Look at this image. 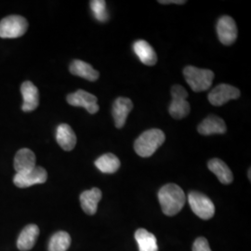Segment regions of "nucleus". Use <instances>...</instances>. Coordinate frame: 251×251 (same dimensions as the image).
Returning a JSON list of instances; mask_svg holds the SVG:
<instances>
[{
  "instance_id": "dca6fc26",
  "label": "nucleus",
  "mask_w": 251,
  "mask_h": 251,
  "mask_svg": "<svg viewBox=\"0 0 251 251\" xmlns=\"http://www.w3.org/2000/svg\"><path fill=\"white\" fill-rule=\"evenodd\" d=\"M133 50L142 63L152 66L157 62V55L152 46L145 40H137L133 44Z\"/></svg>"
},
{
  "instance_id": "412c9836",
  "label": "nucleus",
  "mask_w": 251,
  "mask_h": 251,
  "mask_svg": "<svg viewBox=\"0 0 251 251\" xmlns=\"http://www.w3.org/2000/svg\"><path fill=\"white\" fill-rule=\"evenodd\" d=\"M135 239L140 251H158L155 236L145 229H139L135 233Z\"/></svg>"
},
{
  "instance_id": "ddd939ff",
  "label": "nucleus",
  "mask_w": 251,
  "mask_h": 251,
  "mask_svg": "<svg viewBox=\"0 0 251 251\" xmlns=\"http://www.w3.org/2000/svg\"><path fill=\"white\" fill-rule=\"evenodd\" d=\"M21 91L24 97L23 111L31 112L39 105V93L36 86L31 81H25L22 84Z\"/></svg>"
},
{
  "instance_id": "7ed1b4c3",
  "label": "nucleus",
  "mask_w": 251,
  "mask_h": 251,
  "mask_svg": "<svg viewBox=\"0 0 251 251\" xmlns=\"http://www.w3.org/2000/svg\"><path fill=\"white\" fill-rule=\"evenodd\" d=\"M183 75L190 88L195 92H202L208 90L214 78V73L211 70L200 69L195 66L185 67Z\"/></svg>"
},
{
  "instance_id": "423d86ee",
  "label": "nucleus",
  "mask_w": 251,
  "mask_h": 251,
  "mask_svg": "<svg viewBox=\"0 0 251 251\" xmlns=\"http://www.w3.org/2000/svg\"><path fill=\"white\" fill-rule=\"evenodd\" d=\"M28 28L26 20L19 15H11L0 22V37L17 38L23 36Z\"/></svg>"
},
{
  "instance_id": "aec40b11",
  "label": "nucleus",
  "mask_w": 251,
  "mask_h": 251,
  "mask_svg": "<svg viewBox=\"0 0 251 251\" xmlns=\"http://www.w3.org/2000/svg\"><path fill=\"white\" fill-rule=\"evenodd\" d=\"M70 72L74 75L79 76L89 81H96L99 78L100 74L90 63L80 60L73 61L70 65Z\"/></svg>"
},
{
  "instance_id": "f257e3e1",
  "label": "nucleus",
  "mask_w": 251,
  "mask_h": 251,
  "mask_svg": "<svg viewBox=\"0 0 251 251\" xmlns=\"http://www.w3.org/2000/svg\"><path fill=\"white\" fill-rule=\"evenodd\" d=\"M158 200L163 213L167 216H174L178 214L185 205L186 196L179 185L169 183L159 190Z\"/></svg>"
},
{
  "instance_id": "f8f14e48",
  "label": "nucleus",
  "mask_w": 251,
  "mask_h": 251,
  "mask_svg": "<svg viewBox=\"0 0 251 251\" xmlns=\"http://www.w3.org/2000/svg\"><path fill=\"white\" fill-rule=\"evenodd\" d=\"M198 130L202 135L224 134L227 127L224 119L214 115H209L198 125Z\"/></svg>"
},
{
  "instance_id": "9d476101",
  "label": "nucleus",
  "mask_w": 251,
  "mask_h": 251,
  "mask_svg": "<svg viewBox=\"0 0 251 251\" xmlns=\"http://www.w3.org/2000/svg\"><path fill=\"white\" fill-rule=\"evenodd\" d=\"M217 34L224 45H232L237 38V27L232 17L223 16L217 23Z\"/></svg>"
},
{
  "instance_id": "6e6552de",
  "label": "nucleus",
  "mask_w": 251,
  "mask_h": 251,
  "mask_svg": "<svg viewBox=\"0 0 251 251\" xmlns=\"http://www.w3.org/2000/svg\"><path fill=\"white\" fill-rule=\"evenodd\" d=\"M239 97L240 90L228 84H220L208 93V100L214 106H222L229 100Z\"/></svg>"
},
{
  "instance_id": "f03ea898",
  "label": "nucleus",
  "mask_w": 251,
  "mask_h": 251,
  "mask_svg": "<svg viewBox=\"0 0 251 251\" xmlns=\"http://www.w3.org/2000/svg\"><path fill=\"white\" fill-rule=\"evenodd\" d=\"M165 133L159 128H152L144 131L135 141L134 150L142 157H149L164 144Z\"/></svg>"
},
{
  "instance_id": "f3484780",
  "label": "nucleus",
  "mask_w": 251,
  "mask_h": 251,
  "mask_svg": "<svg viewBox=\"0 0 251 251\" xmlns=\"http://www.w3.org/2000/svg\"><path fill=\"white\" fill-rule=\"evenodd\" d=\"M56 140L64 151H72L76 144V136L72 127L67 124L58 126L56 131Z\"/></svg>"
},
{
  "instance_id": "9b49d317",
  "label": "nucleus",
  "mask_w": 251,
  "mask_h": 251,
  "mask_svg": "<svg viewBox=\"0 0 251 251\" xmlns=\"http://www.w3.org/2000/svg\"><path fill=\"white\" fill-rule=\"evenodd\" d=\"M132 109L133 103L128 98L119 97L115 100L112 113L117 128H122L125 126L126 120Z\"/></svg>"
},
{
  "instance_id": "39448f33",
  "label": "nucleus",
  "mask_w": 251,
  "mask_h": 251,
  "mask_svg": "<svg viewBox=\"0 0 251 251\" xmlns=\"http://www.w3.org/2000/svg\"><path fill=\"white\" fill-rule=\"evenodd\" d=\"M188 202L193 212L202 220H209L215 214V206L213 202L199 192H191Z\"/></svg>"
},
{
  "instance_id": "5701e85b",
  "label": "nucleus",
  "mask_w": 251,
  "mask_h": 251,
  "mask_svg": "<svg viewBox=\"0 0 251 251\" xmlns=\"http://www.w3.org/2000/svg\"><path fill=\"white\" fill-rule=\"evenodd\" d=\"M71 245V236L66 232L54 233L49 243V251H66Z\"/></svg>"
},
{
  "instance_id": "a878e982",
  "label": "nucleus",
  "mask_w": 251,
  "mask_h": 251,
  "mask_svg": "<svg viewBox=\"0 0 251 251\" xmlns=\"http://www.w3.org/2000/svg\"><path fill=\"white\" fill-rule=\"evenodd\" d=\"M160 4H178V5H183L186 3L185 0H159Z\"/></svg>"
},
{
  "instance_id": "bb28decb",
  "label": "nucleus",
  "mask_w": 251,
  "mask_h": 251,
  "mask_svg": "<svg viewBox=\"0 0 251 251\" xmlns=\"http://www.w3.org/2000/svg\"><path fill=\"white\" fill-rule=\"evenodd\" d=\"M249 178L251 179V169H250V171H249Z\"/></svg>"
},
{
  "instance_id": "20e7f679",
  "label": "nucleus",
  "mask_w": 251,
  "mask_h": 251,
  "mask_svg": "<svg viewBox=\"0 0 251 251\" xmlns=\"http://www.w3.org/2000/svg\"><path fill=\"white\" fill-rule=\"evenodd\" d=\"M171 105L169 108L170 115L175 119H181L187 117L190 113V104L188 100V92L179 85H175L171 88Z\"/></svg>"
},
{
  "instance_id": "4be33fe9",
  "label": "nucleus",
  "mask_w": 251,
  "mask_h": 251,
  "mask_svg": "<svg viewBox=\"0 0 251 251\" xmlns=\"http://www.w3.org/2000/svg\"><path fill=\"white\" fill-rule=\"evenodd\" d=\"M96 168L102 173L113 174L117 172L120 168V161L117 155L114 153L108 152L104 153L95 161Z\"/></svg>"
},
{
  "instance_id": "6ab92c4d",
  "label": "nucleus",
  "mask_w": 251,
  "mask_h": 251,
  "mask_svg": "<svg viewBox=\"0 0 251 251\" xmlns=\"http://www.w3.org/2000/svg\"><path fill=\"white\" fill-rule=\"evenodd\" d=\"M208 170L213 172L223 184H230L233 180V172L220 158H213L207 163Z\"/></svg>"
},
{
  "instance_id": "a211bd4d",
  "label": "nucleus",
  "mask_w": 251,
  "mask_h": 251,
  "mask_svg": "<svg viewBox=\"0 0 251 251\" xmlns=\"http://www.w3.org/2000/svg\"><path fill=\"white\" fill-rule=\"evenodd\" d=\"M36 167V155L30 149L19 150L14 158V169L16 173L31 171Z\"/></svg>"
},
{
  "instance_id": "1a4fd4ad",
  "label": "nucleus",
  "mask_w": 251,
  "mask_h": 251,
  "mask_svg": "<svg viewBox=\"0 0 251 251\" xmlns=\"http://www.w3.org/2000/svg\"><path fill=\"white\" fill-rule=\"evenodd\" d=\"M97 100L96 96L83 90H78L67 96V102L70 105L85 108L91 115H94L99 111Z\"/></svg>"
},
{
  "instance_id": "4468645a",
  "label": "nucleus",
  "mask_w": 251,
  "mask_h": 251,
  "mask_svg": "<svg viewBox=\"0 0 251 251\" xmlns=\"http://www.w3.org/2000/svg\"><path fill=\"white\" fill-rule=\"evenodd\" d=\"M102 197L99 188H92L83 192L80 195L81 207L88 215H94L97 212L98 204Z\"/></svg>"
},
{
  "instance_id": "0eeeda50",
  "label": "nucleus",
  "mask_w": 251,
  "mask_h": 251,
  "mask_svg": "<svg viewBox=\"0 0 251 251\" xmlns=\"http://www.w3.org/2000/svg\"><path fill=\"white\" fill-rule=\"evenodd\" d=\"M48 179V173L42 167H35L31 171L16 173L13 178L14 184L19 188H27L36 184H42Z\"/></svg>"
},
{
  "instance_id": "b1692460",
  "label": "nucleus",
  "mask_w": 251,
  "mask_h": 251,
  "mask_svg": "<svg viewBox=\"0 0 251 251\" xmlns=\"http://www.w3.org/2000/svg\"><path fill=\"white\" fill-rule=\"evenodd\" d=\"M90 9L93 12L94 17L99 22L105 23L109 20V13L106 7V2L103 0H92L90 1Z\"/></svg>"
},
{
  "instance_id": "393cba45",
  "label": "nucleus",
  "mask_w": 251,
  "mask_h": 251,
  "mask_svg": "<svg viewBox=\"0 0 251 251\" xmlns=\"http://www.w3.org/2000/svg\"><path fill=\"white\" fill-rule=\"evenodd\" d=\"M193 251H212L209 248L208 242L205 237H198L194 243Z\"/></svg>"
},
{
  "instance_id": "2eb2a0df",
  "label": "nucleus",
  "mask_w": 251,
  "mask_h": 251,
  "mask_svg": "<svg viewBox=\"0 0 251 251\" xmlns=\"http://www.w3.org/2000/svg\"><path fill=\"white\" fill-rule=\"evenodd\" d=\"M39 235V228L36 225H27L21 232L17 240L19 251H28L32 250Z\"/></svg>"
}]
</instances>
